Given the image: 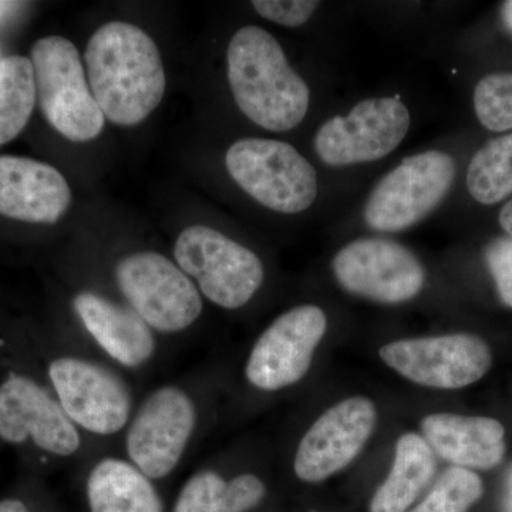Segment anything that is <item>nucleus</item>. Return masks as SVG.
Returning <instances> with one entry per match:
<instances>
[{"label": "nucleus", "mask_w": 512, "mask_h": 512, "mask_svg": "<svg viewBox=\"0 0 512 512\" xmlns=\"http://www.w3.org/2000/svg\"><path fill=\"white\" fill-rule=\"evenodd\" d=\"M84 59L94 99L111 123H141L163 100V60L154 40L137 26H101L90 37Z\"/></svg>", "instance_id": "f257e3e1"}, {"label": "nucleus", "mask_w": 512, "mask_h": 512, "mask_svg": "<svg viewBox=\"0 0 512 512\" xmlns=\"http://www.w3.org/2000/svg\"><path fill=\"white\" fill-rule=\"evenodd\" d=\"M228 80L239 110L266 130H292L308 113V84L278 40L258 26L239 29L229 42Z\"/></svg>", "instance_id": "f03ea898"}, {"label": "nucleus", "mask_w": 512, "mask_h": 512, "mask_svg": "<svg viewBox=\"0 0 512 512\" xmlns=\"http://www.w3.org/2000/svg\"><path fill=\"white\" fill-rule=\"evenodd\" d=\"M30 62L36 99L50 126L74 143L99 137L104 114L87 84L76 46L64 37H43L33 45Z\"/></svg>", "instance_id": "7ed1b4c3"}, {"label": "nucleus", "mask_w": 512, "mask_h": 512, "mask_svg": "<svg viewBox=\"0 0 512 512\" xmlns=\"http://www.w3.org/2000/svg\"><path fill=\"white\" fill-rule=\"evenodd\" d=\"M239 187L269 210L298 214L318 197L315 168L284 141L244 138L225 156Z\"/></svg>", "instance_id": "20e7f679"}, {"label": "nucleus", "mask_w": 512, "mask_h": 512, "mask_svg": "<svg viewBox=\"0 0 512 512\" xmlns=\"http://www.w3.org/2000/svg\"><path fill=\"white\" fill-rule=\"evenodd\" d=\"M174 256L181 271L224 309L247 305L264 282V265L254 252L204 225L181 232Z\"/></svg>", "instance_id": "39448f33"}, {"label": "nucleus", "mask_w": 512, "mask_h": 512, "mask_svg": "<svg viewBox=\"0 0 512 512\" xmlns=\"http://www.w3.org/2000/svg\"><path fill=\"white\" fill-rule=\"evenodd\" d=\"M456 173V161L443 151L404 158L369 195L363 211L366 224L380 232L413 227L444 200Z\"/></svg>", "instance_id": "423d86ee"}, {"label": "nucleus", "mask_w": 512, "mask_h": 512, "mask_svg": "<svg viewBox=\"0 0 512 512\" xmlns=\"http://www.w3.org/2000/svg\"><path fill=\"white\" fill-rule=\"evenodd\" d=\"M116 281L133 311L151 329L177 333L200 318V292L170 259L157 252H137L121 259Z\"/></svg>", "instance_id": "0eeeda50"}, {"label": "nucleus", "mask_w": 512, "mask_h": 512, "mask_svg": "<svg viewBox=\"0 0 512 512\" xmlns=\"http://www.w3.org/2000/svg\"><path fill=\"white\" fill-rule=\"evenodd\" d=\"M197 423L191 397L175 386L150 394L128 426L130 463L150 480L170 476L180 464Z\"/></svg>", "instance_id": "6e6552de"}, {"label": "nucleus", "mask_w": 512, "mask_h": 512, "mask_svg": "<svg viewBox=\"0 0 512 512\" xmlns=\"http://www.w3.org/2000/svg\"><path fill=\"white\" fill-rule=\"evenodd\" d=\"M409 128V110L396 97L363 100L349 116L333 117L319 128L316 154L332 167L370 163L396 150Z\"/></svg>", "instance_id": "1a4fd4ad"}, {"label": "nucleus", "mask_w": 512, "mask_h": 512, "mask_svg": "<svg viewBox=\"0 0 512 512\" xmlns=\"http://www.w3.org/2000/svg\"><path fill=\"white\" fill-rule=\"evenodd\" d=\"M379 356L410 382L446 390L478 382L493 363L487 343L468 333L397 340L383 346Z\"/></svg>", "instance_id": "9d476101"}, {"label": "nucleus", "mask_w": 512, "mask_h": 512, "mask_svg": "<svg viewBox=\"0 0 512 512\" xmlns=\"http://www.w3.org/2000/svg\"><path fill=\"white\" fill-rule=\"evenodd\" d=\"M332 268L345 291L389 305L419 295L426 279L413 252L383 238L350 242L333 258Z\"/></svg>", "instance_id": "9b49d317"}, {"label": "nucleus", "mask_w": 512, "mask_h": 512, "mask_svg": "<svg viewBox=\"0 0 512 512\" xmlns=\"http://www.w3.org/2000/svg\"><path fill=\"white\" fill-rule=\"evenodd\" d=\"M326 329L328 319L318 306L302 305L282 313L256 340L245 367L248 382L265 392L298 383L311 369Z\"/></svg>", "instance_id": "f8f14e48"}, {"label": "nucleus", "mask_w": 512, "mask_h": 512, "mask_svg": "<svg viewBox=\"0 0 512 512\" xmlns=\"http://www.w3.org/2000/svg\"><path fill=\"white\" fill-rule=\"evenodd\" d=\"M49 377L57 402L74 426L111 436L128 423L130 393L109 370L77 357H60L50 363Z\"/></svg>", "instance_id": "ddd939ff"}, {"label": "nucleus", "mask_w": 512, "mask_h": 512, "mask_svg": "<svg viewBox=\"0 0 512 512\" xmlns=\"http://www.w3.org/2000/svg\"><path fill=\"white\" fill-rule=\"evenodd\" d=\"M377 423L375 404L366 397L343 400L326 410L296 450V476L319 483L352 463L372 437Z\"/></svg>", "instance_id": "4468645a"}, {"label": "nucleus", "mask_w": 512, "mask_h": 512, "mask_svg": "<svg viewBox=\"0 0 512 512\" xmlns=\"http://www.w3.org/2000/svg\"><path fill=\"white\" fill-rule=\"evenodd\" d=\"M0 439L12 444L32 440L59 457L82 446L79 431L63 407L45 389L25 376L12 375L0 386Z\"/></svg>", "instance_id": "2eb2a0df"}, {"label": "nucleus", "mask_w": 512, "mask_h": 512, "mask_svg": "<svg viewBox=\"0 0 512 512\" xmlns=\"http://www.w3.org/2000/svg\"><path fill=\"white\" fill-rule=\"evenodd\" d=\"M72 191L55 167L28 157H0V215L55 224L69 210Z\"/></svg>", "instance_id": "dca6fc26"}, {"label": "nucleus", "mask_w": 512, "mask_h": 512, "mask_svg": "<svg viewBox=\"0 0 512 512\" xmlns=\"http://www.w3.org/2000/svg\"><path fill=\"white\" fill-rule=\"evenodd\" d=\"M421 431L434 454L454 467L491 470L505 456L504 426L490 417L430 414Z\"/></svg>", "instance_id": "f3484780"}, {"label": "nucleus", "mask_w": 512, "mask_h": 512, "mask_svg": "<svg viewBox=\"0 0 512 512\" xmlns=\"http://www.w3.org/2000/svg\"><path fill=\"white\" fill-rule=\"evenodd\" d=\"M73 305L97 345L121 366L136 369L153 357V332L136 312L93 292L79 293Z\"/></svg>", "instance_id": "a211bd4d"}, {"label": "nucleus", "mask_w": 512, "mask_h": 512, "mask_svg": "<svg viewBox=\"0 0 512 512\" xmlns=\"http://www.w3.org/2000/svg\"><path fill=\"white\" fill-rule=\"evenodd\" d=\"M92 512H163V503L150 478L130 461L103 458L87 478Z\"/></svg>", "instance_id": "6ab92c4d"}, {"label": "nucleus", "mask_w": 512, "mask_h": 512, "mask_svg": "<svg viewBox=\"0 0 512 512\" xmlns=\"http://www.w3.org/2000/svg\"><path fill=\"white\" fill-rule=\"evenodd\" d=\"M436 470V454L424 437L403 434L397 440L392 471L376 491L370 512H406Z\"/></svg>", "instance_id": "aec40b11"}, {"label": "nucleus", "mask_w": 512, "mask_h": 512, "mask_svg": "<svg viewBox=\"0 0 512 512\" xmlns=\"http://www.w3.org/2000/svg\"><path fill=\"white\" fill-rule=\"evenodd\" d=\"M264 495L265 485L254 474L225 481L214 471H201L184 484L174 512H249Z\"/></svg>", "instance_id": "412c9836"}, {"label": "nucleus", "mask_w": 512, "mask_h": 512, "mask_svg": "<svg viewBox=\"0 0 512 512\" xmlns=\"http://www.w3.org/2000/svg\"><path fill=\"white\" fill-rule=\"evenodd\" d=\"M36 103L35 74L28 57L0 59V147L26 127Z\"/></svg>", "instance_id": "4be33fe9"}, {"label": "nucleus", "mask_w": 512, "mask_h": 512, "mask_svg": "<svg viewBox=\"0 0 512 512\" xmlns=\"http://www.w3.org/2000/svg\"><path fill=\"white\" fill-rule=\"evenodd\" d=\"M467 188L474 200L493 205L512 194V133L488 141L471 160Z\"/></svg>", "instance_id": "5701e85b"}, {"label": "nucleus", "mask_w": 512, "mask_h": 512, "mask_svg": "<svg viewBox=\"0 0 512 512\" xmlns=\"http://www.w3.org/2000/svg\"><path fill=\"white\" fill-rule=\"evenodd\" d=\"M483 481L474 471L451 467L433 490L410 512H467L483 495Z\"/></svg>", "instance_id": "b1692460"}, {"label": "nucleus", "mask_w": 512, "mask_h": 512, "mask_svg": "<svg viewBox=\"0 0 512 512\" xmlns=\"http://www.w3.org/2000/svg\"><path fill=\"white\" fill-rule=\"evenodd\" d=\"M478 120L491 131L512 130V73L485 76L474 90Z\"/></svg>", "instance_id": "393cba45"}, {"label": "nucleus", "mask_w": 512, "mask_h": 512, "mask_svg": "<svg viewBox=\"0 0 512 512\" xmlns=\"http://www.w3.org/2000/svg\"><path fill=\"white\" fill-rule=\"evenodd\" d=\"M252 6L262 18L286 26L298 28L308 22L319 2L313 0H254Z\"/></svg>", "instance_id": "a878e982"}, {"label": "nucleus", "mask_w": 512, "mask_h": 512, "mask_svg": "<svg viewBox=\"0 0 512 512\" xmlns=\"http://www.w3.org/2000/svg\"><path fill=\"white\" fill-rule=\"evenodd\" d=\"M485 262L505 306L512 308V238L494 239L485 248Z\"/></svg>", "instance_id": "bb28decb"}, {"label": "nucleus", "mask_w": 512, "mask_h": 512, "mask_svg": "<svg viewBox=\"0 0 512 512\" xmlns=\"http://www.w3.org/2000/svg\"><path fill=\"white\" fill-rule=\"evenodd\" d=\"M503 512H512V466L505 477L503 494Z\"/></svg>", "instance_id": "cd10ccee"}, {"label": "nucleus", "mask_w": 512, "mask_h": 512, "mask_svg": "<svg viewBox=\"0 0 512 512\" xmlns=\"http://www.w3.org/2000/svg\"><path fill=\"white\" fill-rule=\"evenodd\" d=\"M500 224L504 231L512 238V200L504 205L500 212Z\"/></svg>", "instance_id": "c85d7f7f"}, {"label": "nucleus", "mask_w": 512, "mask_h": 512, "mask_svg": "<svg viewBox=\"0 0 512 512\" xmlns=\"http://www.w3.org/2000/svg\"><path fill=\"white\" fill-rule=\"evenodd\" d=\"M0 512H29L28 507L19 500L0 501Z\"/></svg>", "instance_id": "c756f323"}, {"label": "nucleus", "mask_w": 512, "mask_h": 512, "mask_svg": "<svg viewBox=\"0 0 512 512\" xmlns=\"http://www.w3.org/2000/svg\"><path fill=\"white\" fill-rule=\"evenodd\" d=\"M503 22L507 29L512 32V0L503 5Z\"/></svg>", "instance_id": "7c9ffc66"}, {"label": "nucleus", "mask_w": 512, "mask_h": 512, "mask_svg": "<svg viewBox=\"0 0 512 512\" xmlns=\"http://www.w3.org/2000/svg\"><path fill=\"white\" fill-rule=\"evenodd\" d=\"M15 6L16 3L0 2V22H2L3 19H6V16H8L10 12H12Z\"/></svg>", "instance_id": "2f4dec72"}]
</instances>
